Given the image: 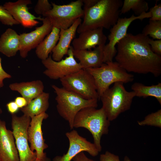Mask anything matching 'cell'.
<instances>
[{
    "instance_id": "6da1fadb",
    "label": "cell",
    "mask_w": 161,
    "mask_h": 161,
    "mask_svg": "<svg viewBox=\"0 0 161 161\" xmlns=\"http://www.w3.org/2000/svg\"><path fill=\"white\" fill-rule=\"evenodd\" d=\"M149 38L142 33H127L116 45L115 62L128 72L160 76L161 56L152 50Z\"/></svg>"
},
{
    "instance_id": "7a4b0ae2",
    "label": "cell",
    "mask_w": 161,
    "mask_h": 161,
    "mask_svg": "<svg viewBox=\"0 0 161 161\" xmlns=\"http://www.w3.org/2000/svg\"><path fill=\"white\" fill-rule=\"evenodd\" d=\"M123 3L121 0H98L91 8L83 10V20L77 32L79 34L98 28L109 29L120 18Z\"/></svg>"
},
{
    "instance_id": "3957f363",
    "label": "cell",
    "mask_w": 161,
    "mask_h": 161,
    "mask_svg": "<svg viewBox=\"0 0 161 161\" xmlns=\"http://www.w3.org/2000/svg\"><path fill=\"white\" fill-rule=\"evenodd\" d=\"M110 121L101 108L97 109L93 107L83 108L75 116L73 128L82 127L88 130L92 134L94 144L100 152L102 150V136L108 134Z\"/></svg>"
},
{
    "instance_id": "277c9868",
    "label": "cell",
    "mask_w": 161,
    "mask_h": 161,
    "mask_svg": "<svg viewBox=\"0 0 161 161\" xmlns=\"http://www.w3.org/2000/svg\"><path fill=\"white\" fill-rule=\"evenodd\" d=\"M52 87L56 94V108L60 116L67 121L71 129H73L75 117L81 109L98 106V100L83 98L80 96L63 87L52 85Z\"/></svg>"
},
{
    "instance_id": "5b68a950",
    "label": "cell",
    "mask_w": 161,
    "mask_h": 161,
    "mask_svg": "<svg viewBox=\"0 0 161 161\" xmlns=\"http://www.w3.org/2000/svg\"><path fill=\"white\" fill-rule=\"evenodd\" d=\"M123 85L122 82L114 83L100 97L102 104V108L110 122L129 110L133 100L136 97L134 92L127 91Z\"/></svg>"
},
{
    "instance_id": "8992f818",
    "label": "cell",
    "mask_w": 161,
    "mask_h": 161,
    "mask_svg": "<svg viewBox=\"0 0 161 161\" xmlns=\"http://www.w3.org/2000/svg\"><path fill=\"white\" fill-rule=\"evenodd\" d=\"M86 69L94 78L99 99L112 84L117 82L127 83L134 79L133 75L127 72L116 62L104 63L99 67Z\"/></svg>"
},
{
    "instance_id": "52a82bcc",
    "label": "cell",
    "mask_w": 161,
    "mask_h": 161,
    "mask_svg": "<svg viewBox=\"0 0 161 161\" xmlns=\"http://www.w3.org/2000/svg\"><path fill=\"white\" fill-rule=\"evenodd\" d=\"M60 80L63 88L84 99H99L94 78L86 69H81Z\"/></svg>"
},
{
    "instance_id": "ba28073f",
    "label": "cell",
    "mask_w": 161,
    "mask_h": 161,
    "mask_svg": "<svg viewBox=\"0 0 161 161\" xmlns=\"http://www.w3.org/2000/svg\"><path fill=\"white\" fill-rule=\"evenodd\" d=\"M52 9L44 13V17H48L53 26L61 30L66 29L71 27L77 19L83 17L84 11L82 7V0H77L63 5L51 2Z\"/></svg>"
},
{
    "instance_id": "9c48e42d",
    "label": "cell",
    "mask_w": 161,
    "mask_h": 161,
    "mask_svg": "<svg viewBox=\"0 0 161 161\" xmlns=\"http://www.w3.org/2000/svg\"><path fill=\"white\" fill-rule=\"evenodd\" d=\"M31 120L24 114L21 116L12 114V131L20 161H35L36 159V152L31 150L28 143L27 129Z\"/></svg>"
},
{
    "instance_id": "30bf717a",
    "label": "cell",
    "mask_w": 161,
    "mask_h": 161,
    "mask_svg": "<svg viewBox=\"0 0 161 161\" xmlns=\"http://www.w3.org/2000/svg\"><path fill=\"white\" fill-rule=\"evenodd\" d=\"M151 17V14L149 11L138 16L133 14L129 18H119L110 29V32L108 36L109 43L104 47L103 63L113 61L117 52L116 45L126 35L128 29L133 21L137 19L142 21L145 18H150Z\"/></svg>"
},
{
    "instance_id": "8fae6325",
    "label": "cell",
    "mask_w": 161,
    "mask_h": 161,
    "mask_svg": "<svg viewBox=\"0 0 161 161\" xmlns=\"http://www.w3.org/2000/svg\"><path fill=\"white\" fill-rule=\"evenodd\" d=\"M67 55V57L59 61H54L50 55L41 61L46 68L43 73L51 79H60L82 69L80 64L75 58L72 46L70 47Z\"/></svg>"
},
{
    "instance_id": "7c38bea8",
    "label": "cell",
    "mask_w": 161,
    "mask_h": 161,
    "mask_svg": "<svg viewBox=\"0 0 161 161\" xmlns=\"http://www.w3.org/2000/svg\"><path fill=\"white\" fill-rule=\"evenodd\" d=\"M42 21V25L37 27L34 30L19 35L21 48L19 51L22 58H26L28 52L36 48L51 31L53 25L50 19L44 17Z\"/></svg>"
},
{
    "instance_id": "4fadbf2b",
    "label": "cell",
    "mask_w": 161,
    "mask_h": 161,
    "mask_svg": "<svg viewBox=\"0 0 161 161\" xmlns=\"http://www.w3.org/2000/svg\"><path fill=\"white\" fill-rule=\"evenodd\" d=\"M69 142L67 152L62 156H57L53 161H71L73 158L81 152L86 151L93 157L97 156L99 152L95 144L80 136L75 130L66 133Z\"/></svg>"
},
{
    "instance_id": "5bb4252c",
    "label": "cell",
    "mask_w": 161,
    "mask_h": 161,
    "mask_svg": "<svg viewBox=\"0 0 161 161\" xmlns=\"http://www.w3.org/2000/svg\"><path fill=\"white\" fill-rule=\"evenodd\" d=\"M48 114L46 112L31 117L27 129L28 140L30 148L33 151H35L36 158L41 159L46 154L44 150L48 145L45 143L42 130V125L44 120L47 119Z\"/></svg>"
},
{
    "instance_id": "9a60e30c",
    "label": "cell",
    "mask_w": 161,
    "mask_h": 161,
    "mask_svg": "<svg viewBox=\"0 0 161 161\" xmlns=\"http://www.w3.org/2000/svg\"><path fill=\"white\" fill-rule=\"evenodd\" d=\"M31 4L30 0H18L6 2L3 6L19 24L25 28H31L39 23L37 20L42 21L43 18L36 17L29 12L27 6Z\"/></svg>"
},
{
    "instance_id": "2e32d148",
    "label": "cell",
    "mask_w": 161,
    "mask_h": 161,
    "mask_svg": "<svg viewBox=\"0 0 161 161\" xmlns=\"http://www.w3.org/2000/svg\"><path fill=\"white\" fill-rule=\"evenodd\" d=\"M2 113L0 108V115ZM0 161H20L12 131L0 119Z\"/></svg>"
},
{
    "instance_id": "e0dca14e",
    "label": "cell",
    "mask_w": 161,
    "mask_h": 161,
    "mask_svg": "<svg viewBox=\"0 0 161 161\" xmlns=\"http://www.w3.org/2000/svg\"><path fill=\"white\" fill-rule=\"evenodd\" d=\"M107 39L103 28L89 30L81 32L78 38L73 39L72 47L74 50H89L97 46L105 45Z\"/></svg>"
},
{
    "instance_id": "ac0fdd59",
    "label": "cell",
    "mask_w": 161,
    "mask_h": 161,
    "mask_svg": "<svg viewBox=\"0 0 161 161\" xmlns=\"http://www.w3.org/2000/svg\"><path fill=\"white\" fill-rule=\"evenodd\" d=\"M80 18H78L68 28L60 30L58 41L52 50V59L55 61H59L63 57L67 54L70 47V44L75 36L77 28L81 23Z\"/></svg>"
},
{
    "instance_id": "d6986e66",
    "label": "cell",
    "mask_w": 161,
    "mask_h": 161,
    "mask_svg": "<svg viewBox=\"0 0 161 161\" xmlns=\"http://www.w3.org/2000/svg\"><path fill=\"white\" fill-rule=\"evenodd\" d=\"M105 45L96 47L92 50H74L72 48L73 54L75 58L79 61V63L82 69L99 67L104 63L103 49Z\"/></svg>"
},
{
    "instance_id": "ffe728a7",
    "label": "cell",
    "mask_w": 161,
    "mask_h": 161,
    "mask_svg": "<svg viewBox=\"0 0 161 161\" xmlns=\"http://www.w3.org/2000/svg\"><path fill=\"white\" fill-rule=\"evenodd\" d=\"M10 89L19 92L27 100V104L44 92V86L40 80L15 83L9 86Z\"/></svg>"
},
{
    "instance_id": "44dd1931",
    "label": "cell",
    "mask_w": 161,
    "mask_h": 161,
    "mask_svg": "<svg viewBox=\"0 0 161 161\" xmlns=\"http://www.w3.org/2000/svg\"><path fill=\"white\" fill-rule=\"evenodd\" d=\"M21 48L19 35L14 30L7 29L0 38V52L6 56H15Z\"/></svg>"
},
{
    "instance_id": "7402d4cb",
    "label": "cell",
    "mask_w": 161,
    "mask_h": 161,
    "mask_svg": "<svg viewBox=\"0 0 161 161\" xmlns=\"http://www.w3.org/2000/svg\"><path fill=\"white\" fill-rule=\"evenodd\" d=\"M50 95L43 92L38 96L32 100L24 107L21 109L23 114L31 118L45 112L49 106Z\"/></svg>"
},
{
    "instance_id": "603a6c76",
    "label": "cell",
    "mask_w": 161,
    "mask_h": 161,
    "mask_svg": "<svg viewBox=\"0 0 161 161\" xmlns=\"http://www.w3.org/2000/svg\"><path fill=\"white\" fill-rule=\"evenodd\" d=\"M60 30L54 27L50 32L36 48L35 53L38 58L42 60L49 57L59 39Z\"/></svg>"
},
{
    "instance_id": "cb8c5ba5",
    "label": "cell",
    "mask_w": 161,
    "mask_h": 161,
    "mask_svg": "<svg viewBox=\"0 0 161 161\" xmlns=\"http://www.w3.org/2000/svg\"><path fill=\"white\" fill-rule=\"evenodd\" d=\"M131 89L134 92L135 96L144 98L153 97L161 104V83L147 86L141 83L135 82L131 85Z\"/></svg>"
},
{
    "instance_id": "d4e9b609",
    "label": "cell",
    "mask_w": 161,
    "mask_h": 161,
    "mask_svg": "<svg viewBox=\"0 0 161 161\" xmlns=\"http://www.w3.org/2000/svg\"><path fill=\"white\" fill-rule=\"evenodd\" d=\"M148 4L144 0H124L120 10V14H125L131 10L136 16L147 12Z\"/></svg>"
},
{
    "instance_id": "484cf974",
    "label": "cell",
    "mask_w": 161,
    "mask_h": 161,
    "mask_svg": "<svg viewBox=\"0 0 161 161\" xmlns=\"http://www.w3.org/2000/svg\"><path fill=\"white\" fill-rule=\"evenodd\" d=\"M142 33L149 35L153 39L161 40V21L149 20V24L144 27Z\"/></svg>"
},
{
    "instance_id": "4316f807",
    "label": "cell",
    "mask_w": 161,
    "mask_h": 161,
    "mask_svg": "<svg viewBox=\"0 0 161 161\" xmlns=\"http://www.w3.org/2000/svg\"><path fill=\"white\" fill-rule=\"evenodd\" d=\"M138 124L140 126H150L161 128V109L152 113L146 116L144 120L138 121Z\"/></svg>"
},
{
    "instance_id": "83f0119b",
    "label": "cell",
    "mask_w": 161,
    "mask_h": 161,
    "mask_svg": "<svg viewBox=\"0 0 161 161\" xmlns=\"http://www.w3.org/2000/svg\"><path fill=\"white\" fill-rule=\"evenodd\" d=\"M0 21L3 24L12 26L19 24L3 6L0 5Z\"/></svg>"
},
{
    "instance_id": "f1b7e54d",
    "label": "cell",
    "mask_w": 161,
    "mask_h": 161,
    "mask_svg": "<svg viewBox=\"0 0 161 161\" xmlns=\"http://www.w3.org/2000/svg\"><path fill=\"white\" fill-rule=\"evenodd\" d=\"M52 5L48 0H38L35 6L34 10L38 15L42 16L52 9Z\"/></svg>"
},
{
    "instance_id": "f546056e",
    "label": "cell",
    "mask_w": 161,
    "mask_h": 161,
    "mask_svg": "<svg viewBox=\"0 0 161 161\" xmlns=\"http://www.w3.org/2000/svg\"><path fill=\"white\" fill-rule=\"evenodd\" d=\"M149 12L151 15L149 20L161 21V4L156 3L155 5L149 9Z\"/></svg>"
},
{
    "instance_id": "4dcf8cb0",
    "label": "cell",
    "mask_w": 161,
    "mask_h": 161,
    "mask_svg": "<svg viewBox=\"0 0 161 161\" xmlns=\"http://www.w3.org/2000/svg\"><path fill=\"white\" fill-rule=\"evenodd\" d=\"M148 42L152 51L156 54L161 56V40H154L149 38Z\"/></svg>"
},
{
    "instance_id": "1f68e13d",
    "label": "cell",
    "mask_w": 161,
    "mask_h": 161,
    "mask_svg": "<svg viewBox=\"0 0 161 161\" xmlns=\"http://www.w3.org/2000/svg\"><path fill=\"white\" fill-rule=\"evenodd\" d=\"M100 161H120L119 157L110 152L106 151L104 154H100Z\"/></svg>"
},
{
    "instance_id": "d6a6232c",
    "label": "cell",
    "mask_w": 161,
    "mask_h": 161,
    "mask_svg": "<svg viewBox=\"0 0 161 161\" xmlns=\"http://www.w3.org/2000/svg\"><path fill=\"white\" fill-rule=\"evenodd\" d=\"M11 75L6 72L3 69L1 65V59L0 58V88L4 86L3 80L6 78H10Z\"/></svg>"
},
{
    "instance_id": "836d02e7",
    "label": "cell",
    "mask_w": 161,
    "mask_h": 161,
    "mask_svg": "<svg viewBox=\"0 0 161 161\" xmlns=\"http://www.w3.org/2000/svg\"><path fill=\"white\" fill-rule=\"evenodd\" d=\"M8 112L11 114H15L19 110V108L14 101H11L6 105Z\"/></svg>"
},
{
    "instance_id": "e575fe53",
    "label": "cell",
    "mask_w": 161,
    "mask_h": 161,
    "mask_svg": "<svg viewBox=\"0 0 161 161\" xmlns=\"http://www.w3.org/2000/svg\"><path fill=\"white\" fill-rule=\"evenodd\" d=\"M73 161H95L88 158L83 152H81L77 154L72 159Z\"/></svg>"
},
{
    "instance_id": "d590c367",
    "label": "cell",
    "mask_w": 161,
    "mask_h": 161,
    "mask_svg": "<svg viewBox=\"0 0 161 161\" xmlns=\"http://www.w3.org/2000/svg\"><path fill=\"white\" fill-rule=\"evenodd\" d=\"M19 108L21 109L26 106L27 104V103L26 99L22 97H16L14 100Z\"/></svg>"
},
{
    "instance_id": "8d00e7d4",
    "label": "cell",
    "mask_w": 161,
    "mask_h": 161,
    "mask_svg": "<svg viewBox=\"0 0 161 161\" xmlns=\"http://www.w3.org/2000/svg\"><path fill=\"white\" fill-rule=\"evenodd\" d=\"M98 0H82L84 5L83 10L91 8L95 5Z\"/></svg>"
},
{
    "instance_id": "74e56055",
    "label": "cell",
    "mask_w": 161,
    "mask_h": 161,
    "mask_svg": "<svg viewBox=\"0 0 161 161\" xmlns=\"http://www.w3.org/2000/svg\"><path fill=\"white\" fill-rule=\"evenodd\" d=\"M35 161H51L50 159L47 156L46 154L41 159H36Z\"/></svg>"
},
{
    "instance_id": "f35d334b",
    "label": "cell",
    "mask_w": 161,
    "mask_h": 161,
    "mask_svg": "<svg viewBox=\"0 0 161 161\" xmlns=\"http://www.w3.org/2000/svg\"><path fill=\"white\" fill-rule=\"evenodd\" d=\"M124 161H131V160L129 158L126 156L124 157Z\"/></svg>"
}]
</instances>
